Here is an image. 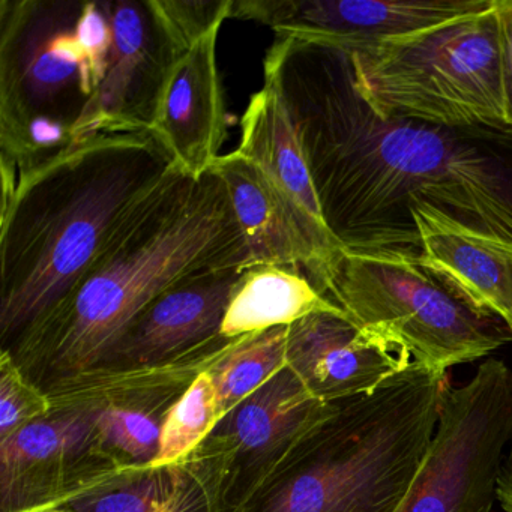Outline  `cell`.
<instances>
[{"label": "cell", "instance_id": "cell-29", "mask_svg": "<svg viewBox=\"0 0 512 512\" xmlns=\"http://www.w3.org/2000/svg\"><path fill=\"white\" fill-rule=\"evenodd\" d=\"M35 512H70V511H67V509H64V508H50V509H43V511H35Z\"/></svg>", "mask_w": 512, "mask_h": 512}, {"label": "cell", "instance_id": "cell-1", "mask_svg": "<svg viewBox=\"0 0 512 512\" xmlns=\"http://www.w3.org/2000/svg\"><path fill=\"white\" fill-rule=\"evenodd\" d=\"M263 71L346 250L422 254L410 214L419 203L512 241V128L385 121L355 91L349 53L334 47L277 38Z\"/></svg>", "mask_w": 512, "mask_h": 512}, {"label": "cell", "instance_id": "cell-12", "mask_svg": "<svg viewBox=\"0 0 512 512\" xmlns=\"http://www.w3.org/2000/svg\"><path fill=\"white\" fill-rule=\"evenodd\" d=\"M496 0H233L230 19L262 23L277 38L352 52L449 20L481 13Z\"/></svg>", "mask_w": 512, "mask_h": 512}, {"label": "cell", "instance_id": "cell-22", "mask_svg": "<svg viewBox=\"0 0 512 512\" xmlns=\"http://www.w3.org/2000/svg\"><path fill=\"white\" fill-rule=\"evenodd\" d=\"M175 466L122 467L58 508L70 512H166Z\"/></svg>", "mask_w": 512, "mask_h": 512}, {"label": "cell", "instance_id": "cell-16", "mask_svg": "<svg viewBox=\"0 0 512 512\" xmlns=\"http://www.w3.org/2000/svg\"><path fill=\"white\" fill-rule=\"evenodd\" d=\"M212 170L229 191L250 250V265L292 266L313 280L346 250L340 242L314 229L269 176L238 152L220 155Z\"/></svg>", "mask_w": 512, "mask_h": 512}, {"label": "cell", "instance_id": "cell-3", "mask_svg": "<svg viewBox=\"0 0 512 512\" xmlns=\"http://www.w3.org/2000/svg\"><path fill=\"white\" fill-rule=\"evenodd\" d=\"M173 167L151 133L101 134L19 172L0 166V350L70 295Z\"/></svg>", "mask_w": 512, "mask_h": 512}, {"label": "cell", "instance_id": "cell-18", "mask_svg": "<svg viewBox=\"0 0 512 512\" xmlns=\"http://www.w3.org/2000/svg\"><path fill=\"white\" fill-rule=\"evenodd\" d=\"M422 256L512 332V241L470 229L439 209H412Z\"/></svg>", "mask_w": 512, "mask_h": 512}, {"label": "cell", "instance_id": "cell-21", "mask_svg": "<svg viewBox=\"0 0 512 512\" xmlns=\"http://www.w3.org/2000/svg\"><path fill=\"white\" fill-rule=\"evenodd\" d=\"M286 340L287 326L244 335L209 368L223 418L286 368Z\"/></svg>", "mask_w": 512, "mask_h": 512}, {"label": "cell", "instance_id": "cell-17", "mask_svg": "<svg viewBox=\"0 0 512 512\" xmlns=\"http://www.w3.org/2000/svg\"><path fill=\"white\" fill-rule=\"evenodd\" d=\"M218 34L220 29H215L176 59L149 130L175 166L196 179L212 169L226 140Z\"/></svg>", "mask_w": 512, "mask_h": 512}, {"label": "cell", "instance_id": "cell-5", "mask_svg": "<svg viewBox=\"0 0 512 512\" xmlns=\"http://www.w3.org/2000/svg\"><path fill=\"white\" fill-rule=\"evenodd\" d=\"M361 328L446 373L511 343L509 326L476 305L422 254L343 250L311 280Z\"/></svg>", "mask_w": 512, "mask_h": 512}, {"label": "cell", "instance_id": "cell-23", "mask_svg": "<svg viewBox=\"0 0 512 512\" xmlns=\"http://www.w3.org/2000/svg\"><path fill=\"white\" fill-rule=\"evenodd\" d=\"M221 419L217 388L209 370L203 371L167 413L152 466H175L184 461Z\"/></svg>", "mask_w": 512, "mask_h": 512}, {"label": "cell", "instance_id": "cell-27", "mask_svg": "<svg viewBox=\"0 0 512 512\" xmlns=\"http://www.w3.org/2000/svg\"><path fill=\"white\" fill-rule=\"evenodd\" d=\"M499 22L500 88L505 124L512 128V0H497Z\"/></svg>", "mask_w": 512, "mask_h": 512}, {"label": "cell", "instance_id": "cell-26", "mask_svg": "<svg viewBox=\"0 0 512 512\" xmlns=\"http://www.w3.org/2000/svg\"><path fill=\"white\" fill-rule=\"evenodd\" d=\"M166 512H218L214 461L202 446L175 464V488Z\"/></svg>", "mask_w": 512, "mask_h": 512}, {"label": "cell", "instance_id": "cell-4", "mask_svg": "<svg viewBox=\"0 0 512 512\" xmlns=\"http://www.w3.org/2000/svg\"><path fill=\"white\" fill-rule=\"evenodd\" d=\"M446 373L412 362L373 394L335 401L241 512H395L436 431Z\"/></svg>", "mask_w": 512, "mask_h": 512}, {"label": "cell", "instance_id": "cell-28", "mask_svg": "<svg viewBox=\"0 0 512 512\" xmlns=\"http://www.w3.org/2000/svg\"><path fill=\"white\" fill-rule=\"evenodd\" d=\"M497 500L503 511L512 512V445L508 457L503 460L500 470L499 482H497Z\"/></svg>", "mask_w": 512, "mask_h": 512}, {"label": "cell", "instance_id": "cell-7", "mask_svg": "<svg viewBox=\"0 0 512 512\" xmlns=\"http://www.w3.org/2000/svg\"><path fill=\"white\" fill-rule=\"evenodd\" d=\"M85 2H0V166L19 172L74 145L98 85L76 28Z\"/></svg>", "mask_w": 512, "mask_h": 512}, {"label": "cell", "instance_id": "cell-19", "mask_svg": "<svg viewBox=\"0 0 512 512\" xmlns=\"http://www.w3.org/2000/svg\"><path fill=\"white\" fill-rule=\"evenodd\" d=\"M241 128L235 151L257 164L314 229L338 241L326 226L292 119L274 88L265 83L251 95Z\"/></svg>", "mask_w": 512, "mask_h": 512}, {"label": "cell", "instance_id": "cell-8", "mask_svg": "<svg viewBox=\"0 0 512 512\" xmlns=\"http://www.w3.org/2000/svg\"><path fill=\"white\" fill-rule=\"evenodd\" d=\"M512 439V371L490 358L446 389L427 454L395 512H491Z\"/></svg>", "mask_w": 512, "mask_h": 512}, {"label": "cell", "instance_id": "cell-9", "mask_svg": "<svg viewBox=\"0 0 512 512\" xmlns=\"http://www.w3.org/2000/svg\"><path fill=\"white\" fill-rule=\"evenodd\" d=\"M236 341L221 335L173 361L149 367L91 368L44 391L52 409H86L94 415L101 446L118 466H149L173 404Z\"/></svg>", "mask_w": 512, "mask_h": 512}, {"label": "cell", "instance_id": "cell-14", "mask_svg": "<svg viewBox=\"0 0 512 512\" xmlns=\"http://www.w3.org/2000/svg\"><path fill=\"white\" fill-rule=\"evenodd\" d=\"M412 358L341 313H316L287 326L286 368L323 403L373 394Z\"/></svg>", "mask_w": 512, "mask_h": 512}, {"label": "cell", "instance_id": "cell-2", "mask_svg": "<svg viewBox=\"0 0 512 512\" xmlns=\"http://www.w3.org/2000/svg\"><path fill=\"white\" fill-rule=\"evenodd\" d=\"M248 265L223 179L212 169L191 178L175 166L125 215L70 295L4 352L46 389L97 367L136 317L179 281Z\"/></svg>", "mask_w": 512, "mask_h": 512}, {"label": "cell", "instance_id": "cell-13", "mask_svg": "<svg viewBox=\"0 0 512 512\" xmlns=\"http://www.w3.org/2000/svg\"><path fill=\"white\" fill-rule=\"evenodd\" d=\"M113 49L106 77L74 128V143L101 134L149 133L179 58L151 0H106Z\"/></svg>", "mask_w": 512, "mask_h": 512}, {"label": "cell", "instance_id": "cell-10", "mask_svg": "<svg viewBox=\"0 0 512 512\" xmlns=\"http://www.w3.org/2000/svg\"><path fill=\"white\" fill-rule=\"evenodd\" d=\"M332 403L284 368L230 410L200 443L214 461L218 512H241L305 430Z\"/></svg>", "mask_w": 512, "mask_h": 512}, {"label": "cell", "instance_id": "cell-25", "mask_svg": "<svg viewBox=\"0 0 512 512\" xmlns=\"http://www.w3.org/2000/svg\"><path fill=\"white\" fill-rule=\"evenodd\" d=\"M49 395L25 376L10 353L0 350V440L46 418Z\"/></svg>", "mask_w": 512, "mask_h": 512}, {"label": "cell", "instance_id": "cell-11", "mask_svg": "<svg viewBox=\"0 0 512 512\" xmlns=\"http://www.w3.org/2000/svg\"><path fill=\"white\" fill-rule=\"evenodd\" d=\"M119 469L89 410L52 409L0 440V512L58 508Z\"/></svg>", "mask_w": 512, "mask_h": 512}, {"label": "cell", "instance_id": "cell-15", "mask_svg": "<svg viewBox=\"0 0 512 512\" xmlns=\"http://www.w3.org/2000/svg\"><path fill=\"white\" fill-rule=\"evenodd\" d=\"M242 269L203 272L161 293L94 368L163 364L221 337L224 314Z\"/></svg>", "mask_w": 512, "mask_h": 512}, {"label": "cell", "instance_id": "cell-20", "mask_svg": "<svg viewBox=\"0 0 512 512\" xmlns=\"http://www.w3.org/2000/svg\"><path fill=\"white\" fill-rule=\"evenodd\" d=\"M316 313H341L301 269L292 266H245L230 296L221 335L239 338L278 326H290Z\"/></svg>", "mask_w": 512, "mask_h": 512}, {"label": "cell", "instance_id": "cell-6", "mask_svg": "<svg viewBox=\"0 0 512 512\" xmlns=\"http://www.w3.org/2000/svg\"><path fill=\"white\" fill-rule=\"evenodd\" d=\"M496 7L347 52L355 91L385 121L508 127Z\"/></svg>", "mask_w": 512, "mask_h": 512}, {"label": "cell", "instance_id": "cell-24", "mask_svg": "<svg viewBox=\"0 0 512 512\" xmlns=\"http://www.w3.org/2000/svg\"><path fill=\"white\" fill-rule=\"evenodd\" d=\"M179 56L230 19L233 0H151Z\"/></svg>", "mask_w": 512, "mask_h": 512}]
</instances>
